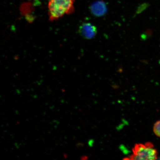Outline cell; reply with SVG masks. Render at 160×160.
<instances>
[{"label": "cell", "instance_id": "obj_4", "mask_svg": "<svg viewBox=\"0 0 160 160\" xmlns=\"http://www.w3.org/2000/svg\"><path fill=\"white\" fill-rule=\"evenodd\" d=\"M92 11L94 15L101 16L105 13V9L103 6L95 5L92 8Z\"/></svg>", "mask_w": 160, "mask_h": 160}, {"label": "cell", "instance_id": "obj_2", "mask_svg": "<svg viewBox=\"0 0 160 160\" xmlns=\"http://www.w3.org/2000/svg\"><path fill=\"white\" fill-rule=\"evenodd\" d=\"M158 152L153 144L149 142L145 143H137L132 149V154L127 159L129 160L157 159Z\"/></svg>", "mask_w": 160, "mask_h": 160}, {"label": "cell", "instance_id": "obj_5", "mask_svg": "<svg viewBox=\"0 0 160 160\" xmlns=\"http://www.w3.org/2000/svg\"><path fill=\"white\" fill-rule=\"evenodd\" d=\"M153 131L156 136L160 138V120L156 122L154 124Z\"/></svg>", "mask_w": 160, "mask_h": 160}, {"label": "cell", "instance_id": "obj_1", "mask_svg": "<svg viewBox=\"0 0 160 160\" xmlns=\"http://www.w3.org/2000/svg\"><path fill=\"white\" fill-rule=\"evenodd\" d=\"M75 0H49L48 14L50 21H56L74 11Z\"/></svg>", "mask_w": 160, "mask_h": 160}, {"label": "cell", "instance_id": "obj_3", "mask_svg": "<svg viewBox=\"0 0 160 160\" xmlns=\"http://www.w3.org/2000/svg\"><path fill=\"white\" fill-rule=\"evenodd\" d=\"M79 32L80 35L86 39L93 38L97 35V29L95 25L90 23H84L80 26Z\"/></svg>", "mask_w": 160, "mask_h": 160}]
</instances>
